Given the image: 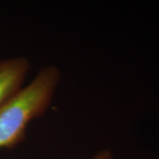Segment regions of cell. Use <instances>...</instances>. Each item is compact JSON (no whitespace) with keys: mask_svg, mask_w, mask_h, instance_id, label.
Wrapping results in <instances>:
<instances>
[{"mask_svg":"<svg viewBox=\"0 0 159 159\" xmlns=\"http://www.w3.org/2000/svg\"><path fill=\"white\" fill-rule=\"evenodd\" d=\"M25 57H15L0 62V106L19 90L29 69Z\"/></svg>","mask_w":159,"mask_h":159,"instance_id":"2","label":"cell"},{"mask_svg":"<svg viewBox=\"0 0 159 159\" xmlns=\"http://www.w3.org/2000/svg\"><path fill=\"white\" fill-rule=\"evenodd\" d=\"M94 159H111V155L108 151H102L97 154Z\"/></svg>","mask_w":159,"mask_h":159,"instance_id":"3","label":"cell"},{"mask_svg":"<svg viewBox=\"0 0 159 159\" xmlns=\"http://www.w3.org/2000/svg\"><path fill=\"white\" fill-rule=\"evenodd\" d=\"M59 80L56 67L46 66L30 84L0 106V149H13L25 140L27 125L44 114Z\"/></svg>","mask_w":159,"mask_h":159,"instance_id":"1","label":"cell"}]
</instances>
